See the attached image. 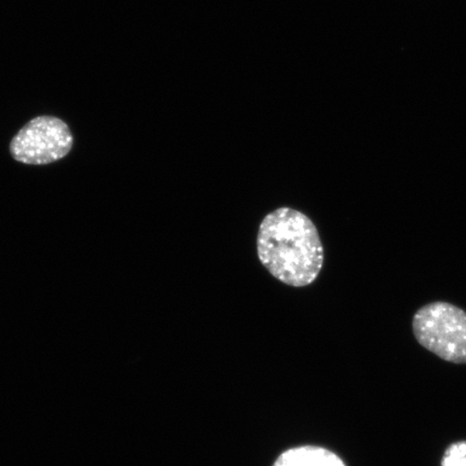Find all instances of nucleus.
Segmentation results:
<instances>
[{
	"instance_id": "39448f33",
	"label": "nucleus",
	"mask_w": 466,
	"mask_h": 466,
	"mask_svg": "<svg viewBox=\"0 0 466 466\" xmlns=\"http://www.w3.org/2000/svg\"><path fill=\"white\" fill-rule=\"evenodd\" d=\"M441 466H466V441L453 442L448 447Z\"/></svg>"
},
{
	"instance_id": "7ed1b4c3",
	"label": "nucleus",
	"mask_w": 466,
	"mask_h": 466,
	"mask_svg": "<svg viewBox=\"0 0 466 466\" xmlns=\"http://www.w3.org/2000/svg\"><path fill=\"white\" fill-rule=\"evenodd\" d=\"M74 137L66 122L40 116L22 127L10 144L14 159L25 165L43 166L64 158L72 150Z\"/></svg>"
},
{
	"instance_id": "f03ea898",
	"label": "nucleus",
	"mask_w": 466,
	"mask_h": 466,
	"mask_svg": "<svg viewBox=\"0 0 466 466\" xmlns=\"http://www.w3.org/2000/svg\"><path fill=\"white\" fill-rule=\"evenodd\" d=\"M420 345L446 362L466 364V311L445 301L430 302L412 319Z\"/></svg>"
},
{
	"instance_id": "f257e3e1",
	"label": "nucleus",
	"mask_w": 466,
	"mask_h": 466,
	"mask_svg": "<svg viewBox=\"0 0 466 466\" xmlns=\"http://www.w3.org/2000/svg\"><path fill=\"white\" fill-rule=\"evenodd\" d=\"M261 264L290 287L312 284L322 271L324 248L316 225L304 213L281 208L261 221L258 236Z\"/></svg>"
},
{
	"instance_id": "20e7f679",
	"label": "nucleus",
	"mask_w": 466,
	"mask_h": 466,
	"mask_svg": "<svg viewBox=\"0 0 466 466\" xmlns=\"http://www.w3.org/2000/svg\"><path fill=\"white\" fill-rule=\"evenodd\" d=\"M273 466H346L333 451L316 446L293 448L279 457Z\"/></svg>"
}]
</instances>
